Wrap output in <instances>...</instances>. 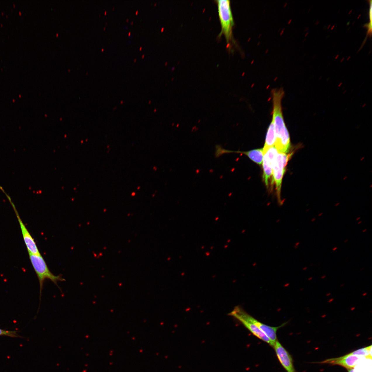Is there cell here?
Listing matches in <instances>:
<instances>
[{"mask_svg":"<svg viewBox=\"0 0 372 372\" xmlns=\"http://www.w3.org/2000/svg\"><path fill=\"white\" fill-rule=\"evenodd\" d=\"M273 102V118L276 137L275 146L279 152L288 153L290 148V135L283 118L282 101L284 96L283 89H275L272 91Z\"/></svg>","mask_w":372,"mask_h":372,"instance_id":"cell-1","label":"cell"},{"mask_svg":"<svg viewBox=\"0 0 372 372\" xmlns=\"http://www.w3.org/2000/svg\"><path fill=\"white\" fill-rule=\"evenodd\" d=\"M29 254L31 262L36 272L39 280L40 285V300H41L42 292L44 282L46 279H49L60 289L58 282L65 281L61 275H55L50 271L45 260L41 255Z\"/></svg>","mask_w":372,"mask_h":372,"instance_id":"cell-2","label":"cell"},{"mask_svg":"<svg viewBox=\"0 0 372 372\" xmlns=\"http://www.w3.org/2000/svg\"><path fill=\"white\" fill-rule=\"evenodd\" d=\"M216 1L221 27L220 34L224 36L227 43L229 44L232 39V30L234 25L230 1L219 0Z\"/></svg>","mask_w":372,"mask_h":372,"instance_id":"cell-3","label":"cell"},{"mask_svg":"<svg viewBox=\"0 0 372 372\" xmlns=\"http://www.w3.org/2000/svg\"><path fill=\"white\" fill-rule=\"evenodd\" d=\"M230 315L236 318V319L238 318H241V319L251 321V322L254 323L271 340L273 347L274 346L277 340L276 334L277 331L279 328L284 326L286 323H284L281 326L277 327L269 326L265 325L258 321L252 316L246 313L242 308L238 306L235 308L234 310L230 314Z\"/></svg>","mask_w":372,"mask_h":372,"instance_id":"cell-4","label":"cell"},{"mask_svg":"<svg viewBox=\"0 0 372 372\" xmlns=\"http://www.w3.org/2000/svg\"><path fill=\"white\" fill-rule=\"evenodd\" d=\"M293 153L286 155L285 153L278 152L273 165L272 171L274 180L275 181L277 197L279 202H281V187L283 176L286 167Z\"/></svg>","mask_w":372,"mask_h":372,"instance_id":"cell-5","label":"cell"},{"mask_svg":"<svg viewBox=\"0 0 372 372\" xmlns=\"http://www.w3.org/2000/svg\"><path fill=\"white\" fill-rule=\"evenodd\" d=\"M9 197H10L8 198V199L12 205L15 213L16 214L19 223H20L23 238L24 239L29 254L37 255H41L39 250L38 249L36 242L34 241L32 236H31L30 233L28 232L26 226H25L24 223H23L20 215H19L18 212H17L16 208L15 207L14 204L11 202V198Z\"/></svg>","mask_w":372,"mask_h":372,"instance_id":"cell-6","label":"cell"},{"mask_svg":"<svg viewBox=\"0 0 372 372\" xmlns=\"http://www.w3.org/2000/svg\"><path fill=\"white\" fill-rule=\"evenodd\" d=\"M273 347L279 362L287 372H296L291 356L278 340Z\"/></svg>","mask_w":372,"mask_h":372,"instance_id":"cell-7","label":"cell"},{"mask_svg":"<svg viewBox=\"0 0 372 372\" xmlns=\"http://www.w3.org/2000/svg\"><path fill=\"white\" fill-rule=\"evenodd\" d=\"M358 356L349 355L348 354L341 357L328 359L319 363L329 364L333 365H338L347 369H354L360 358Z\"/></svg>","mask_w":372,"mask_h":372,"instance_id":"cell-8","label":"cell"},{"mask_svg":"<svg viewBox=\"0 0 372 372\" xmlns=\"http://www.w3.org/2000/svg\"><path fill=\"white\" fill-rule=\"evenodd\" d=\"M236 319L242 323L243 325L252 334L258 338L272 346L271 342L268 337L254 323L251 322V321L241 319V318H238Z\"/></svg>","mask_w":372,"mask_h":372,"instance_id":"cell-9","label":"cell"},{"mask_svg":"<svg viewBox=\"0 0 372 372\" xmlns=\"http://www.w3.org/2000/svg\"><path fill=\"white\" fill-rule=\"evenodd\" d=\"M275 160L268 157L266 154L264 155L263 161L264 173L263 178L265 184L268 186L269 181L273 174L272 168Z\"/></svg>","mask_w":372,"mask_h":372,"instance_id":"cell-10","label":"cell"},{"mask_svg":"<svg viewBox=\"0 0 372 372\" xmlns=\"http://www.w3.org/2000/svg\"><path fill=\"white\" fill-rule=\"evenodd\" d=\"M276 139V137L274 124L272 120L268 129L265 145L263 148L264 154L266 153L269 148L274 146L275 143Z\"/></svg>","mask_w":372,"mask_h":372,"instance_id":"cell-11","label":"cell"},{"mask_svg":"<svg viewBox=\"0 0 372 372\" xmlns=\"http://www.w3.org/2000/svg\"><path fill=\"white\" fill-rule=\"evenodd\" d=\"M240 152L247 156L252 160L258 165H261L263 162L264 156L263 149H255L248 152Z\"/></svg>","mask_w":372,"mask_h":372,"instance_id":"cell-12","label":"cell"},{"mask_svg":"<svg viewBox=\"0 0 372 372\" xmlns=\"http://www.w3.org/2000/svg\"><path fill=\"white\" fill-rule=\"evenodd\" d=\"M372 346L366 347L354 351L353 352L348 354L349 355H356L358 356H363L366 358L372 359L371 354Z\"/></svg>","mask_w":372,"mask_h":372,"instance_id":"cell-13","label":"cell"},{"mask_svg":"<svg viewBox=\"0 0 372 372\" xmlns=\"http://www.w3.org/2000/svg\"><path fill=\"white\" fill-rule=\"evenodd\" d=\"M0 335H4L11 337H17L18 336L16 331H5L1 329H0Z\"/></svg>","mask_w":372,"mask_h":372,"instance_id":"cell-14","label":"cell"},{"mask_svg":"<svg viewBox=\"0 0 372 372\" xmlns=\"http://www.w3.org/2000/svg\"><path fill=\"white\" fill-rule=\"evenodd\" d=\"M348 370V372H354V369H347Z\"/></svg>","mask_w":372,"mask_h":372,"instance_id":"cell-15","label":"cell"},{"mask_svg":"<svg viewBox=\"0 0 372 372\" xmlns=\"http://www.w3.org/2000/svg\"><path fill=\"white\" fill-rule=\"evenodd\" d=\"M337 248H337V247H335L333 248L332 250L333 251H336V250H337Z\"/></svg>","mask_w":372,"mask_h":372,"instance_id":"cell-16","label":"cell"},{"mask_svg":"<svg viewBox=\"0 0 372 372\" xmlns=\"http://www.w3.org/2000/svg\"><path fill=\"white\" fill-rule=\"evenodd\" d=\"M316 220V219L315 218H313V219H312L311 221L312 222H314Z\"/></svg>","mask_w":372,"mask_h":372,"instance_id":"cell-17","label":"cell"},{"mask_svg":"<svg viewBox=\"0 0 372 372\" xmlns=\"http://www.w3.org/2000/svg\"><path fill=\"white\" fill-rule=\"evenodd\" d=\"M367 231V229H364V230H362V233H365V232H366V231Z\"/></svg>","mask_w":372,"mask_h":372,"instance_id":"cell-18","label":"cell"},{"mask_svg":"<svg viewBox=\"0 0 372 372\" xmlns=\"http://www.w3.org/2000/svg\"><path fill=\"white\" fill-rule=\"evenodd\" d=\"M360 218H360V217H358L356 219V221H359L360 219Z\"/></svg>","mask_w":372,"mask_h":372,"instance_id":"cell-19","label":"cell"},{"mask_svg":"<svg viewBox=\"0 0 372 372\" xmlns=\"http://www.w3.org/2000/svg\"><path fill=\"white\" fill-rule=\"evenodd\" d=\"M136 194L135 192H133L132 193V196H134V195H136Z\"/></svg>","mask_w":372,"mask_h":372,"instance_id":"cell-20","label":"cell"},{"mask_svg":"<svg viewBox=\"0 0 372 372\" xmlns=\"http://www.w3.org/2000/svg\"><path fill=\"white\" fill-rule=\"evenodd\" d=\"M348 242V240L346 239L345 240L344 242V243H347Z\"/></svg>","mask_w":372,"mask_h":372,"instance_id":"cell-21","label":"cell"},{"mask_svg":"<svg viewBox=\"0 0 372 372\" xmlns=\"http://www.w3.org/2000/svg\"><path fill=\"white\" fill-rule=\"evenodd\" d=\"M362 223V221H359V222H358V224H361Z\"/></svg>","mask_w":372,"mask_h":372,"instance_id":"cell-22","label":"cell"},{"mask_svg":"<svg viewBox=\"0 0 372 372\" xmlns=\"http://www.w3.org/2000/svg\"><path fill=\"white\" fill-rule=\"evenodd\" d=\"M322 215H323V213H320V214H319V215H318V216H319V217H321V216H322Z\"/></svg>","mask_w":372,"mask_h":372,"instance_id":"cell-23","label":"cell"},{"mask_svg":"<svg viewBox=\"0 0 372 372\" xmlns=\"http://www.w3.org/2000/svg\"><path fill=\"white\" fill-rule=\"evenodd\" d=\"M307 269V267H304V270H305V269Z\"/></svg>","mask_w":372,"mask_h":372,"instance_id":"cell-24","label":"cell"},{"mask_svg":"<svg viewBox=\"0 0 372 372\" xmlns=\"http://www.w3.org/2000/svg\"><path fill=\"white\" fill-rule=\"evenodd\" d=\"M141 49H142V47H141V48H140V50H141Z\"/></svg>","mask_w":372,"mask_h":372,"instance_id":"cell-25","label":"cell"},{"mask_svg":"<svg viewBox=\"0 0 372 372\" xmlns=\"http://www.w3.org/2000/svg\"><path fill=\"white\" fill-rule=\"evenodd\" d=\"M130 32L129 33V35H130Z\"/></svg>","mask_w":372,"mask_h":372,"instance_id":"cell-26","label":"cell"},{"mask_svg":"<svg viewBox=\"0 0 372 372\" xmlns=\"http://www.w3.org/2000/svg\"><path fill=\"white\" fill-rule=\"evenodd\" d=\"M138 11H136V14H137V13H138Z\"/></svg>","mask_w":372,"mask_h":372,"instance_id":"cell-27","label":"cell"},{"mask_svg":"<svg viewBox=\"0 0 372 372\" xmlns=\"http://www.w3.org/2000/svg\"><path fill=\"white\" fill-rule=\"evenodd\" d=\"M144 57V55H143V56H142V57Z\"/></svg>","mask_w":372,"mask_h":372,"instance_id":"cell-28","label":"cell"},{"mask_svg":"<svg viewBox=\"0 0 372 372\" xmlns=\"http://www.w3.org/2000/svg\"><path fill=\"white\" fill-rule=\"evenodd\" d=\"M136 60V59H135V60H134V61H135Z\"/></svg>","mask_w":372,"mask_h":372,"instance_id":"cell-29","label":"cell"}]
</instances>
